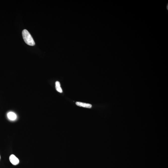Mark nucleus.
I'll return each mask as SVG.
<instances>
[{
    "label": "nucleus",
    "mask_w": 168,
    "mask_h": 168,
    "mask_svg": "<svg viewBox=\"0 0 168 168\" xmlns=\"http://www.w3.org/2000/svg\"><path fill=\"white\" fill-rule=\"evenodd\" d=\"M76 105H77L79 106V107H85V108H91L92 107V105L90 104L83 103L80 102H77L76 103Z\"/></svg>",
    "instance_id": "3"
},
{
    "label": "nucleus",
    "mask_w": 168,
    "mask_h": 168,
    "mask_svg": "<svg viewBox=\"0 0 168 168\" xmlns=\"http://www.w3.org/2000/svg\"><path fill=\"white\" fill-rule=\"evenodd\" d=\"M22 36L26 44L30 46L35 45V43L33 38L27 30L26 29L23 30L22 31Z\"/></svg>",
    "instance_id": "1"
},
{
    "label": "nucleus",
    "mask_w": 168,
    "mask_h": 168,
    "mask_svg": "<svg viewBox=\"0 0 168 168\" xmlns=\"http://www.w3.org/2000/svg\"><path fill=\"white\" fill-rule=\"evenodd\" d=\"M10 162L13 165H18L19 163V161L18 158L14 155L12 154L10 155Z\"/></svg>",
    "instance_id": "2"
},
{
    "label": "nucleus",
    "mask_w": 168,
    "mask_h": 168,
    "mask_svg": "<svg viewBox=\"0 0 168 168\" xmlns=\"http://www.w3.org/2000/svg\"><path fill=\"white\" fill-rule=\"evenodd\" d=\"M8 118L12 120H16L17 118V115L14 113L12 112H9L7 114Z\"/></svg>",
    "instance_id": "4"
},
{
    "label": "nucleus",
    "mask_w": 168,
    "mask_h": 168,
    "mask_svg": "<svg viewBox=\"0 0 168 168\" xmlns=\"http://www.w3.org/2000/svg\"><path fill=\"white\" fill-rule=\"evenodd\" d=\"M56 90L58 92L60 93H62L63 91L61 87H60V84L59 82V81H56Z\"/></svg>",
    "instance_id": "5"
},
{
    "label": "nucleus",
    "mask_w": 168,
    "mask_h": 168,
    "mask_svg": "<svg viewBox=\"0 0 168 168\" xmlns=\"http://www.w3.org/2000/svg\"><path fill=\"white\" fill-rule=\"evenodd\" d=\"M0 159H1V156H0Z\"/></svg>",
    "instance_id": "6"
}]
</instances>
